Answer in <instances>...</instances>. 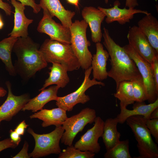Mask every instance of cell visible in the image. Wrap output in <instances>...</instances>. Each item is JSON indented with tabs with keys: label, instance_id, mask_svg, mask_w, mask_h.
Listing matches in <instances>:
<instances>
[{
	"label": "cell",
	"instance_id": "obj_1",
	"mask_svg": "<svg viewBox=\"0 0 158 158\" xmlns=\"http://www.w3.org/2000/svg\"><path fill=\"white\" fill-rule=\"evenodd\" d=\"M103 30V44L110 57L111 68L108 71V75L114 80L116 88L122 81L142 78L135 62L123 47L115 42L107 29L104 27Z\"/></svg>",
	"mask_w": 158,
	"mask_h": 158
},
{
	"label": "cell",
	"instance_id": "obj_2",
	"mask_svg": "<svg viewBox=\"0 0 158 158\" xmlns=\"http://www.w3.org/2000/svg\"><path fill=\"white\" fill-rule=\"evenodd\" d=\"M40 47L39 44L29 36L18 37L14 44L12 51L17 57L15 69L25 80H29L47 66L39 51Z\"/></svg>",
	"mask_w": 158,
	"mask_h": 158
},
{
	"label": "cell",
	"instance_id": "obj_3",
	"mask_svg": "<svg viewBox=\"0 0 158 158\" xmlns=\"http://www.w3.org/2000/svg\"><path fill=\"white\" fill-rule=\"evenodd\" d=\"M39 50L47 63H60L68 71L78 70L80 67L71 44L47 39L40 47Z\"/></svg>",
	"mask_w": 158,
	"mask_h": 158
},
{
	"label": "cell",
	"instance_id": "obj_4",
	"mask_svg": "<svg viewBox=\"0 0 158 158\" xmlns=\"http://www.w3.org/2000/svg\"><path fill=\"white\" fill-rule=\"evenodd\" d=\"M145 121L142 116L135 115L129 117L126 121L137 142L139 156L135 158H158V147L146 126Z\"/></svg>",
	"mask_w": 158,
	"mask_h": 158
},
{
	"label": "cell",
	"instance_id": "obj_5",
	"mask_svg": "<svg viewBox=\"0 0 158 158\" xmlns=\"http://www.w3.org/2000/svg\"><path fill=\"white\" fill-rule=\"evenodd\" d=\"M88 25L84 20H75L69 28L71 45L80 67L86 70L91 66L92 55L88 49L90 42L86 35Z\"/></svg>",
	"mask_w": 158,
	"mask_h": 158
},
{
	"label": "cell",
	"instance_id": "obj_6",
	"mask_svg": "<svg viewBox=\"0 0 158 158\" xmlns=\"http://www.w3.org/2000/svg\"><path fill=\"white\" fill-rule=\"evenodd\" d=\"M27 131L35 142L34 150L29 154L30 157L37 158L51 154H59L61 152L59 142L64 131L62 126L56 127L54 130L46 134L36 133L31 128Z\"/></svg>",
	"mask_w": 158,
	"mask_h": 158
},
{
	"label": "cell",
	"instance_id": "obj_7",
	"mask_svg": "<svg viewBox=\"0 0 158 158\" xmlns=\"http://www.w3.org/2000/svg\"><path fill=\"white\" fill-rule=\"evenodd\" d=\"M96 117L95 110L87 107L78 114L68 117L62 124L65 131L61 138V142L67 146L72 145L78 133L82 131L87 124L94 122Z\"/></svg>",
	"mask_w": 158,
	"mask_h": 158
},
{
	"label": "cell",
	"instance_id": "obj_8",
	"mask_svg": "<svg viewBox=\"0 0 158 158\" xmlns=\"http://www.w3.org/2000/svg\"><path fill=\"white\" fill-rule=\"evenodd\" d=\"M92 71L91 66L85 70L84 80L80 87L75 91L64 96H58L56 100V104L58 107L66 111H71L77 104H85L90 100L89 96L85 94L89 88L95 85H105V84L101 81L90 78Z\"/></svg>",
	"mask_w": 158,
	"mask_h": 158
},
{
	"label": "cell",
	"instance_id": "obj_9",
	"mask_svg": "<svg viewBox=\"0 0 158 158\" xmlns=\"http://www.w3.org/2000/svg\"><path fill=\"white\" fill-rule=\"evenodd\" d=\"M126 52L135 62L142 77L147 101L154 102L158 98L151 64L139 55L129 44L123 47Z\"/></svg>",
	"mask_w": 158,
	"mask_h": 158
},
{
	"label": "cell",
	"instance_id": "obj_10",
	"mask_svg": "<svg viewBox=\"0 0 158 158\" xmlns=\"http://www.w3.org/2000/svg\"><path fill=\"white\" fill-rule=\"evenodd\" d=\"M43 15L37 27L38 32L48 35L50 39L68 44L71 43L69 28L56 22L48 12L43 9Z\"/></svg>",
	"mask_w": 158,
	"mask_h": 158
},
{
	"label": "cell",
	"instance_id": "obj_11",
	"mask_svg": "<svg viewBox=\"0 0 158 158\" xmlns=\"http://www.w3.org/2000/svg\"><path fill=\"white\" fill-rule=\"evenodd\" d=\"M104 122L100 117L96 116L93 127L80 137L75 144V147L82 151H88L95 154L98 153L101 146L98 140L103 134Z\"/></svg>",
	"mask_w": 158,
	"mask_h": 158
},
{
	"label": "cell",
	"instance_id": "obj_12",
	"mask_svg": "<svg viewBox=\"0 0 158 158\" xmlns=\"http://www.w3.org/2000/svg\"><path fill=\"white\" fill-rule=\"evenodd\" d=\"M129 44L142 58L151 64L158 56L157 53L151 46L145 35L138 26L130 27L127 36Z\"/></svg>",
	"mask_w": 158,
	"mask_h": 158
},
{
	"label": "cell",
	"instance_id": "obj_13",
	"mask_svg": "<svg viewBox=\"0 0 158 158\" xmlns=\"http://www.w3.org/2000/svg\"><path fill=\"white\" fill-rule=\"evenodd\" d=\"M8 95L4 102L0 106V124L3 121H10L30 99L29 95L24 94L19 96L13 94L11 85L8 81L5 83Z\"/></svg>",
	"mask_w": 158,
	"mask_h": 158
},
{
	"label": "cell",
	"instance_id": "obj_14",
	"mask_svg": "<svg viewBox=\"0 0 158 158\" xmlns=\"http://www.w3.org/2000/svg\"><path fill=\"white\" fill-rule=\"evenodd\" d=\"M120 3L118 1H115L113 6L109 8H105L98 6L97 8L102 11L105 15V21L108 24L114 21L117 22L119 24L123 25L129 23L134 17V14L141 13L148 15L150 13L147 11L137 9L135 8H121L119 7Z\"/></svg>",
	"mask_w": 158,
	"mask_h": 158
},
{
	"label": "cell",
	"instance_id": "obj_15",
	"mask_svg": "<svg viewBox=\"0 0 158 158\" xmlns=\"http://www.w3.org/2000/svg\"><path fill=\"white\" fill-rule=\"evenodd\" d=\"M81 15L90 27L92 41L95 43L100 42L102 37L101 25L106 17L105 14L98 8L89 6L83 8Z\"/></svg>",
	"mask_w": 158,
	"mask_h": 158
},
{
	"label": "cell",
	"instance_id": "obj_16",
	"mask_svg": "<svg viewBox=\"0 0 158 158\" xmlns=\"http://www.w3.org/2000/svg\"><path fill=\"white\" fill-rule=\"evenodd\" d=\"M15 8L14 25L11 32L8 35L16 37H26L28 35V28L33 20L27 18L24 13L25 6L16 0H11Z\"/></svg>",
	"mask_w": 158,
	"mask_h": 158
},
{
	"label": "cell",
	"instance_id": "obj_17",
	"mask_svg": "<svg viewBox=\"0 0 158 158\" xmlns=\"http://www.w3.org/2000/svg\"><path fill=\"white\" fill-rule=\"evenodd\" d=\"M39 4L41 8L46 10L52 18L56 17L61 24L69 28L75 12L66 9L60 0H40Z\"/></svg>",
	"mask_w": 158,
	"mask_h": 158
},
{
	"label": "cell",
	"instance_id": "obj_18",
	"mask_svg": "<svg viewBox=\"0 0 158 158\" xmlns=\"http://www.w3.org/2000/svg\"><path fill=\"white\" fill-rule=\"evenodd\" d=\"M95 45L96 53L92 56L91 66L93 78L101 81L108 77L107 65L109 56L100 42L96 43Z\"/></svg>",
	"mask_w": 158,
	"mask_h": 158
},
{
	"label": "cell",
	"instance_id": "obj_19",
	"mask_svg": "<svg viewBox=\"0 0 158 158\" xmlns=\"http://www.w3.org/2000/svg\"><path fill=\"white\" fill-rule=\"evenodd\" d=\"M133 104L132 110L120 106V112L116 117L118 123L123 124L128 118L135 115H141L146 119H150L152 112L158 107V98L154 102L147 104L144 102H135Z\"/></svg>",
	"mask_w": 158,
	"mask_h": 158
},
{
	"label": "cell",
	"instance_id": "obj_20",
	"mask_svg": "<svg viewBox=\"0 0 158 158\" xmlns=\"http://www.w3.org/2000/svg\"><path fill=\"white\" fill-rule=\"evenodd\" d=\"M66 111L58 107L51 109H42L30 116V119L37 118L43 122V127L53 125L56 127L61 126L67 118Z\"/></svg>",
	"mask_w": 158,
	"mask_h": 158
},
{
	"label": "cell",
	"instance_id": "obj_21",
	"mask_svg": "<svg viewBox=\"0 0 158 158\" xmlns=\"http://www.w3.org/2000/svg\"><path fill=\"white\" fill-rule=\"evenodd\" d=\"M60 88L56 85L42 90L38 95L32 99H30L21 110L31 111L35 112L42 109L44 106L48 102L56 100L58 97V91Z\"/></svg>",
	"mask_w": 158,
	"mask_h": 158
},
{
	"label": "cell",
	"instance_id": "obj_22",
	"mask_svg": "<svg viewBox=\"0 0 158 158\" xmlns=\"http://www.w3.org/2000/svg\"><path fill=\"white\" fill-rule=\"evenodd\" d=\"M138 26L146 37L151 46L158 53V20L150 13L138 22Z\"/></svg>",
	"mask_w": 158,
	"mask_h": 158
},
{
	"label": "cell",
	"instance_id": "obj_23",
	"mask_svg": "<svg viewBox=\"0 0 158 158\" xmlns=\"http://www.w3.org/2000/svg\"><path fill=\"white\" fill-rule=\"evenodd\" d=\"M49 69L50 70L49 77L45 80L39 91L54 84L60 88H63L69 83L70 79L67 73L68 71L61 64L58 63H52V66Z\"/></svg>",
	"mask_w": 158,
	"mask_h": 158
},
{
	"label": "cell",
	"instance_id": "obj_24",
	"mask_svg": "<svg viewBox=\"0 0 158 158\" xmlns=\"http://www.w3.org/2000/svg\"><path fill=\"white\" fill-rule=\"evenodd\" d=\"M118 123L116 117L108 118L104 122L102 137L107 150L113 147L120 141L121 135L117 128Z\"/></svg>",
	"mask_w": 158,
	"mask_h": 158
},
{
	"label": "cell",
	"instance_id": "obj_25",
	"mask_svg": "<svg viewBox=\"0 0 158 158\" xmlns=\"http://www.w3.org/2000/svg\"><path fill=\"white\" fill-rule=\"evenodd\" d=\"M17 37L11 36L0 41V59L4 63L6 70L9 74L13 76L17 73L12 63L11 54Z\"/></svg>",
	"mask_w": 158,
	"mask_h": 158
},
{
	"label": "cell",
	"instance_id": "obj_26",
	"mask_svg": "<svg viewBox=\"0 0 158 158\" xmlns=\"http://www.w3.org/2000/svg\"><path fill=\"white\" fill-rule=\"evenodd\" d=\"M114 96L120 101V106L127 107L135 102L132 82L125 80L121 82L116 88Z\"/></svg>",
	"mask_w": 158,
	"mask_h": 158
},
{
	"label": "cell",
	"instance_id": "obj_27",
	"mask_svg": "<svg viewBox=\"0 0 158 158\" xmlns=\"http://www.w3.org/2000/svg\"><path fill=\"white\" fill-rule=\"evenodd\" d=\"M105 158H131L129 150V140L120 141L104 154Z\"/></svg>",
	"mask_w": 158,
	"mask_h": 158
},
{
	"label": "cell",
	"instance_id": "obj_28",
	"mask_svg": "<svg viewBox=\"0 0 158 158\" xmlns=\"http://www.w3.org/2000/svg\"><path fill=\"white\" fill-rule=\"evenodd\" d=\"M95 154L88 151H82L72 145L68 146L59 154V158H93Z\"/></svg>",
	"mask_w": 158,
	"mask_h": 158
},
{
	"label": "cell",
	"instance_id": "obj_29",
	"mask_svg": "<svg viewBox=\"0 0 158 158\" xmlns=\"http://www.w3.org/2000/svg\"><path fill=\"white\" fill-rule=\"evenodd\" d=\"M131 81L135 102H142L147 100L142 79H135Z\"/></svg>",
	"mask_w": 158,
	"mask_h": 158
},
{
	"label": "cell",
	"instance_id": "obj_30",
	"mask_svg": "<svg viewBox=\"0 0 158 158\" xmlns=\"http://www.w3.org/2000/svg\"><path fill=\"white\" fill-rule=\"evenodd\" d=\"M145 124L151 135L158 143V118L146 119Z\"/></svg>",
	"mask_w": 158,
	"mask_h": 158
},
{
	"label": "cell",
	"instance_id": "obj_31",
	"mask_svg": "<svg viewBox=\"0 0 158 158\" xmlns=\"http://www.w3.org/2000/svg\"><path fill=\"white\" fill-rule=\"evenodd\" d=\"M25 6H30L32 8L33 12L37 14L41 9L40 5L36 4L35 0H16Z\"/></svg>",
	"mask_w": 158,
	"mask_h": 158
},
{
	"label": "cell",
	"instance_id": "obj_32",
	"mask_svg": "<svg viewBox=\"0 0 158 158\" xmlns=\"http://www.w3.org/2000/svg\"><path fill=\"white\" fill-rule=\"evenodd\" d=\"M151 65L156 89L158 91V56L153 59Z\"/></svg>",
	"mask_w": 158,
	"mask_h": 158
},
{
	"label": "cell",
	"instance_id": "obj_33",
	"mask_svg": "<svg viewBox=\"0 0 158 158\" xmlns=\"http://www.w3.org/2000/svg\"><path fill=\"white\" fill-rule=\"evenodd\" d=\"M17 146L10 138L5 139L0 141V152L8 148H15Z\"/></svg>",
	"mask_w": 158,
	"mask_h": 158
},
{
	"label": "cell",
	"instance_id": "obj_34",
	"mask_svg": "<svg viewBox=\"0 0 158 158\" xmlns=\"http://www.w3.org/2000/svg\"><path fill=\"white\" fill-rule=\"evenodd\" d=\"M28 144L25 141L23 147L20 151L16 155L13 157V158H29L30 157L28 153Z\"/></svg>",
	"mask_w": 158,
	"mask_h": 158
},
{
	"label": "cell",
	"instance_id": "obj_35",
	"mask_svg": "<svg viewBox=\"0 0 158 158\" xmlns=\"http://www.w3.org/2000/svg\"><path fill=\"white\" fill-rule=\"evenodd\" d=\"M0 8L4 11L7 16L11 15L12 7L8 3L4 2L3 0H0Z\"/></svg>",
	"mask_w": 158,
	"mask_h": 158
},
{
	"label": "cell",
	"instance_id": "obj_36",
	"mask_svg": "<svg viewBox=\"0 0 158 158\" xmlns=\"http://www.w3.org/2000/svg\"><path fill=\"white\" fill-rule=\"evenodd\" d=\"M28 126V125L26 123L25 120H23L17 126L14 130L20 135H23L25 129Z\"/></svg>",
	"mask_w": 158,
	"mask_h": 158
},
{
	"label": "cell",
	"instance_id": "obj_37",
	"mask_svg": "<svg viewBox=\"0 0 158 158\" xmlns=\"http://www.w3.org/2000/svg\"><path fill=\"white\" fill-rule=\"evenodd\" d=\"M10 133L11 140L18 146L21 140L20 135L14 130L13 131L11 129L10 131Z\"/></svg>",
	"mask_w": 158,
	"mask_h": 158
},
{
	"label": "cell",
	"instance_id": "obj_38",
	"mask_svg": "<svg viewBox=\"0 0 158 158\" xmlns=\"http://www.w3.org/2000/svg\"><path fill=\"white\" fill-rule=\"evenodd\" d=\"M109 0H104L106 4L108 3ZM139 5L137 0H126L125 6L128 8H135Z\"/></svg>",
	"mask_w": 158,
	"mask_h": 158
},
{
	"label": "cell",
	"instance_id": "obj_39",
	"mask_svg": "<svg viewBox=\"0 0 158 158\" xmlns=\"http://www.w3.org/2000/svg\"><path fill=\"white\" fill-rule=\"evenodd\" d=\"M156 118H158V107L152 112L150 117V119Z\"/></svg>",
	"mask_w": 158,
	"mask_h": 158
},
{
	"label": "cell",
	"instance_id": "obj_40",
	"mask_svg": "<svg viewBox=\"0 0 158 158\" xmlns=\"http://www.w3.org/2000/svg\"><path fill=\"white\" fill-rule=\"evenodd\" d=\"M67 3L69 4L73 5L76 8H79V0H66Z\"/></svg>",
	"mask_w": 158,
	"mask_h": 158
},
{
	"label": "cell",
	"instance_id": "obj_41",
	"mask_svg": "<svg viewBox=\"0 0 158 158\" xmlns=\"http://www.w3.org/2000/svg\"><path fill=\"white\" fill-rule=\"evenodd\" d=\"M7 92L4 88L0 86V97L4 96Z\"/></svg>",
	"mask_w": 158,
	"mask_h": 158
},
{
	"label": "cell",
	"instance_id": "obj_42",
	"mask_svg": "<svg viewBox=\"0 0 158 158\" xmlns=\"http://www.w3.org/2000/svg\"><path fill=\"white\" fill-rule=\"evenodd\" d=\"M4 25V24L2 20H0V29H1L3 28Z\"/></svg>",
	"mask_w": 158,
	"mask_h": 158
},
{
	"label": "cell",
	"instance_id": "obj_43",
	"mask_svg": "<svg viewBox=\"0 0 158 158\" xmlns=\"http://www.w3.org/2000/svg\"><path fill=\"white\" fill-rule=\"evenodd\" d=\"M1 20V17L0 16V20Z\"/></svg>",
	"mask_w": 158,
	"mask_h": 158
}]
</instances>
